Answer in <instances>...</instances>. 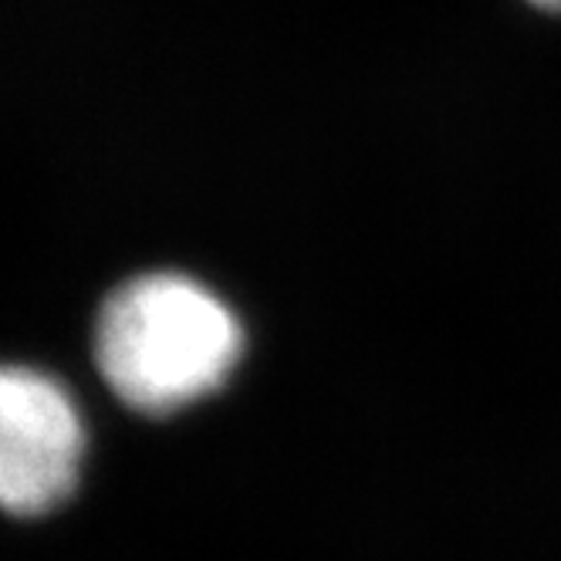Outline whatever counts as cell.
<instances>
[{"mask_svg": "<svg viewBox=\"0 0 561 561\" xmlns=\"http://www.w3.org/2000/svg\"><path fill=\"white\" fill-rule=\"evenodd\" d=\"M244 335L233 311L186 274H142L99 311L95 358L108 389L139 413H176L224 386Z\"/></svg>", "mask_w": 561, "mask_h": 561, "instance_id": "cell-1", "label": "cell"}, {"mask_svg": "<svg viewBox=\"0 0 561 561\" xmlns=\"http://www.w3.org/2000/svg\"><path fill=\"white\" fill-rule=\"evenodd\" d=\"M85 457V426L65 386L0 366V511L42 517L71 497Z\"/></svg>", "mask_w": 561, "mask_h": 561, "instance_id": "cell-2", "label": "cell"}, {"mask_svg": "<svg viewBox=\"0 0 561 561\" xmlns=\"http://www.w3.org/2000/svg\"><path fill=\"white\" fill-rule=\"evenodd\" d=\"M538 8H548V11H561V0H531Z\"/></svg>", "mask_w": 561, "mask_h": 561, "instance_id": "cell-3", "label": "cell"}]
</instances>
